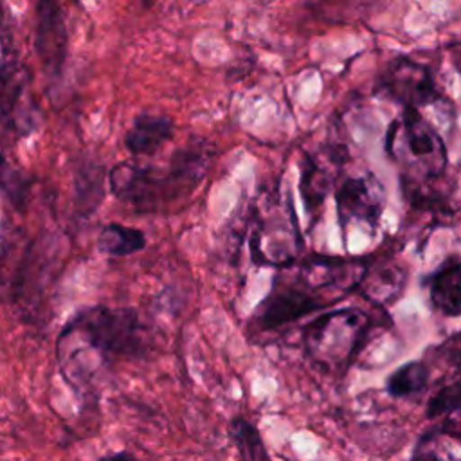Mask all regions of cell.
I'll return each instance as SVG.
<instances>
[{
  "label": "cell",
  "mask_w": 461,
  "mask_h": 461,
  "mask_svg": "<svg viewBox=\"0 0 461 461\" xmlns=\"http://www.w3.org/2000/svg\"><path fill=\"white\" fill-rule=\"evenodd\" d=\"M149 348V335L135 308L92 306L79 312L59 337L65 378L86 391L97 371L117 360L140 358Z\"/></svg>",
  "instance_id": "6da1fadb"
},
{
  "label": "cell",
  "mask_w": 461,
  "mask_h": 461,
  "mask_svg": "<svg viewBox=\"0 0 461 461\" xmlns=\"http://www.w3.org/2000/svg\"><path fill=\"white\" fill-rule=\"evenodd\" d=\"M211 158L212 148L200 140L176 149L166 167L124 160L112 167L110 189L115 198L135 209L158 211V207L187 196L205 176Z\"/></svg>",
  "instance_id": "7a4b0ae2"
},
{
  "label": "cell",
  "mask_w": 461,
  "mask_h": 461,
  "mask_svg": "<svg viewBox=\"0 0 461 461\" xmlns=\"http://www.w3.org/2000/svg\"><path fill=\"white\" fill-rule=\"evenodd\" d=\"M371 319L360 308H340L319 315L303 328L304 355L321 369L344 373L360 349Z\"/></svg>",
  "instance_id": "3957f363"
},
{
  "label": "cell",
  "mask_w": 461,
  "mask_h": 461,
  "mask_svg": "<svg viewBox=\"0 0 461 461\" xmlns=\"http://www.w3.org/2000/svg\"><path fill=\"white\" fill-rule=\"evenodd\" d=\"M387 153L409 167V176L436 178L445 175L448 155L438 130L414 108H403L387 131Z\"/></svg>",
  "instance_id": "277c9868"
},
{
  "label": "cell",
  "mask_w": 461,
  "mask_h": 461,
  "mask_svg": "<svg viewBox=\"0 0 461 461\" xmlns=\"http://www.w3.org/2000/svg\"><path fill=\"white\" fill-rule=\"evenodd\" d=\"M378 92L403 108H421L443 99L429 67L398 56L387 63L378 77Z\"/></svg>",
  "instance_id": "5b68a950"
},
{
  "label": "cell",
  "mask_w": 461,
  "mask_h": 461,
  "mask_svg": "<svg viewBox=\"0 0 461 461\" xmlns=\"http://www.w3.org/2000/svg\"><path fill=\"white\" fill-rule=\"evenodd\" d=\"M364 270L362 261L313 256L299 267L297 283L333 304L358 285Z\"/></svg>",
  "instance_id": "8992f818"
},
{
  "label": "cell",
  "mask_w": 461,
  "mask_h": 461,
  "mask_svg": "<svg viewBox=\"0 0 461 461\" xmlns=\"http://www.w3.org/2000/svg\"><path fill=\"white\" fill-rule=\"evenodd\" d=\"M335 203L340 223L357 220L376 227L385 203L384 187L371 173L348 175L335 191Z\"/></svg>",
  "instance_id": "52a82bcc"
},
{
  "label": "cell",
  "mask_w": 461,
  "mask_h": 461,
  "mask_svg": "<svg viewBox=\"0 0 461 461\" xmlns=\"http://www.w3.org/2000/svg\"><path fill=\"white\" fill-rule=\"evenodd\" d=\"M328 304V301L310 292L301 283L277 285L258 308L254 321L259 330H274L315 310L326 308Z\"/></svg>",
  "instance_id": "ba28073f"
},
{
  "label": "cell",
  "mask_w": 461,
  "mask_h": 461,
  "mask_svg": "<svg viewBox=\"0 0 461 461\" xmlns=\"http://www.w3.org/2000/svg\"><path fill=\"white\" fill-rule=\"evenodd\" d=\"M36 50L47 70L58 74L67 56V27L58 0L36 4Z\"/></svg>",
  "instance_id": "9c48e42d"
},
{
  "label": "cell",
  "mask_w": 461,
  "mask_h": 461,
  "mask_svg": "<svg viewBox=\"0 0 461 461\" xmlns=\"http://www.w3.org/2000/svg\"><path fill=\"white\" fill-rule=\"evenodd\" d=\"M342 155V151L333 149L321 151L319 155H304L301 193L308 214H313L317 209H321L324 198L333 187L340 164L344 162Z\"/></svg>",
  "instance_id": "30bf717a"
},
{
  "label": "cell",
  "mask_w": 461,
  "mask_h": 461,
  "mask_svg": "<svg viewBox=\"0 0 461 461\" xmlns=\"http://www.w3.org/2000/svg\"><path fill=\"white\" fill-rule=\"evenodd\" d=\"M175 133V122L162 113H139L124 135V146L137 157L155 155Z\"/></svg>",
  "instance_id": "8fae6325"
},
{
  "label": "cell",
  "mask_w": 461,
  "mask_h": 461,
  "mask_svg": "<svg viewBox=\"0 0 461 461\" xmlns=\"http://www.w3.org/2000/svg\"><path fill=\"white\" fill-rule=\"evenodd\" d=\"M429 299L432 306L447 315L457 317L461 312V263L459 258L448 256L430 276L425 279Z\"/></svg>",
  "instance_id": "7c38bea8"
},
{
  "label": "cell",
  "mask_w": 461,
  "mask_h": 461,
  "mask_svg": "<svg viewBox=\"0 0 461 461\" xmlns=\"http://www.w3.org/2000/svg\"><path fill=\"white\" fill-rule=\"evenodd\" d=\"M407 274L393 261L366 265V270L358 281V288L366 299L375 304H387L396 301L405 290Z\"/></svg>",
  "instance_id": "4fadbf2b"
},
{
  "label": "cell",
  "mask_w": 461,
  "mask_h": 461,
  "mask_svg": "<svg viewBox=\"0 0 461 461\" xmlns=\"http://www.w3.org/2000/svg\"><path fill=\"white\" fill-rule=\"evenodd\" d=\"M430 382V367L421 360H411L396 367L385 380V391L393 398L421 394Z\"/></svg>",
  "instance_id": "5bb4252c"
},
{
  "label": "cell",
  "mask_w": 461,
  "mask_h": 461,
  "mask_svg": "<svg viewBox=\"0 0 461 461\" xmlns=\"http://www.w3.org/2000/svg\"><path fill=\"white\" fill-rule=\"evenodd\" d=\"M146 247V236L142 230L121 223H106L97 238V249L106 256L124 258L135 254Z\"/></svg>",
  "instance_id": "9a60e30c"
},
{
  "label": "cell",
  "mask_w": 461,
  "mask_h": 461,
  "mask_svg": "<svg viewBox=\"0 0 461 461\" xmlns=\"http://www.w3.org/2000/svg\"><path fill=\"white\" fill-rule=\"evenodd\" d=\"M229 438L241 461H272L258 427L243 416H234L229 421Z\"/></svg>",
  "instance_id": "2e32d148"
},
{
  "label": "cell",
  "mask_w": 461,
  "mask_h": 461,
  "mask_svg": "<svg viewBox=\"0 0 461 461\" xmlns=\"http://www.w3.org/2000/svg\"><path fill=\"white\" fill-rule=\"evenodd\" d=\"M27 76L22 67L11 61L0 63V119L9 117L22 99Z\"/></svg>",
  "instance_id": "e0dca14e"
},
{
  "label": "cell",
  "mask_w": 461,
  "mask_h": 461,
  "mask_svg": "<svg viewBox=\"0 0 461 461\" xmlns=\"http://www.w3.org/2000/svg\"><path fill=\"white\" fill-rule=\"evenodd\" d=\"M76 189L79 207L86 212L94 211L99 200H103V167L97 164H86L76 176Z\"/></svg>",
  "instance_id": "ac0fdd59"
},
{
  "label": "cell",
  "mask_w": 461,
  "mask_h": 461,
  "mask_svg": "<svg viewBox=\"0 0 461 461\" xmlns=\"http://www.w3.org/2000/svg\"><path fill=\"white\" fill-rule=\"evenodd\" d=\"M459 382L457 378L441 387L439 391H436L429 402H427V418H441V416H450L452 412H457L459 411V403H461V398H459Z\"/></svg>",
  "instance_id": "d6986e66"
},
{
  "label": "cell",
  "mask_w": 461,
  "mask_h": 461,
  "mask_svg": "<svg viewBox=\"0 0 461 461\" xmlns=\"http://www.w3.org/2000/svg\"><path fill=\"white\" fill-rule=\"evenodd\" d=\"M411 461H445V459L436 448H432L427 436H421L420 441L416 443V448H414V454H412Z\"/></svg>",
  "instance_id": "ffe728a7"
},
{
  "label": "cell",
  "mask_w": 461,
  "mask_h": 461,
  "mask_svg": "<svg viewBox=\"0 0 461 461\" xmlns=\"http://www.w3.org/2000/svg\"><path fill=\"white\" fill-rule=\"evenodd\" d=\"M99 461H139V459L133 454L122 450V452H113V454L103 456Z\"/></svg>",
  "instance_id": "44dd1931"
}]
</instances>
